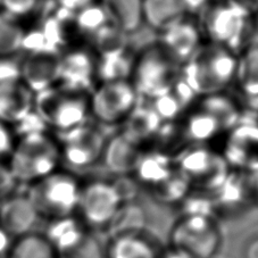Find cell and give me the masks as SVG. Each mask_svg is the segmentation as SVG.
<instances>
[{"label":"cell","mask_w":258,"mask_h":258,"mask_svg":"<svg viewBox=\"0 0 258 258\" xmlns=\"http://www.w3.org/2000/svg\"><path fill=\"white\" fill-rule=\"evenodd\" d=\"M238 55L216 44L204 42L181 68V79L198 98L225 92L233 86Z\"/></svg>","instance_id":"cell-2"},{"label":"cell","mask_w":258,"mask_h":258,"mask_svg":"<svg viewBox=\"0 0 258 258\" xmlns=\"http://www.w3.org/2000/svg\"><path fill=\"white\" fill-rule=\"evenodd\" d=\"M61 258H105L104 244H101L95 233L90 231L73 250Z\"/></svg>","instance_id":"cell-36"},{"label":"cell","mask_w":258,"mask_h":258,"mask_svg":"<svg viewBox=\"0 0 258 258\" xmlns=\"http://www.w3.org/2000/svg\"><path fill=\"white\" fill-rule=\"evenodd\" d=\"M208 195L216 219L234 215L243 210L249 199L253 200L250 179L243 177V172L239 171H231L223 184Z\"/></svg>","instance_id":"cell-19"},{"label":"cell","mask_w":258,"mask_h":258,"mask_svg":"<svg viewBox=\"0 0 258 258\" xmlns=\"http://www.w3.org/2000/svg\"><path fill=\"white\" fill-rule=\"evenodd\" d=\"M223 243L219 220L204 214H181L168 233L167 248L186 258H215Z\"/></svg>","instance_id":"cell-6"},{"label":"cell","mask_w":258,"mask_h":258,"mask_svg":"<svg viewBox=\"0 0 258 258\" xmlns=\"http://www.w3.org/2000/svg\"><path fill=\"white\" fill-rule=\"evenodd\" d=\"M173 159L176 170L186 177L192 189L206 194L220 188L232 171L221 154L205 145H188Z\"/></svg>","instance_id":"cell-8"},{"label":"cell","mask_w":258,"mask_h":258,"mask_svg":"<svg viewBox=\"0 0 258 258\" xmlns=\"http://www.w3.org/2000/svg\"><path fill=\"white\" fill-rule=\"evenodd\" d=\"M108 21L127 35L144 24V0H98Z\"/></svg>","instance_id":"cell-24"},{"label":"cell","mask_w":258,"mask_h":258,"mask_svg":"<svg viewBox=\"0 0 258 258\" xmlns=\"http://www.w3.org/2000/svg\"><path fill=\"white\" fill-rule=\"evenodd\" d=\"M33 113L44 128L64 135L89 123V93L71 90L57 84L34 95Z\"/></svg>","instance_id":"cell-3"},{"label":"cell","mask_w":258,"mask_h":258,"mask_svg":"<svg viewBox=\"0 0 258 258\" xmlns=\"http://www.w3.org/2000/svg\"><path fill=\"white\" fill-rule=\"evenodd\" d=\"M16 138L11 126L0 122V162H6L15 145Z\"/></svg>","instance_id":"cell-38"},{"label":"cell","mask_w":258,"mask_h":258,"mask_svg":"<svg viewBox=\"0 0 258 258\" xmlns=\"http://www.w3.org/2000/svg\"><path fill=\"white\" fill-rule=\"evenodd\" d=\"M142 15L144 23L158 33L188 17L181 0H144Z\"/></svg>","instance_id":"cell-27"},{"label":"cell","mask_w":258,"mask_h":258,"mask_svg":"<svg viewBox=\"0 0 258 258\" xmlns=\"http://www.w3.org/2000/svg\"><path fill=\"white\" fill-rule=\"evenodd\" d=\"M96 3H98V0H57L59 8L72 13V14H75L83 8L93 5Z\"/></svg>","instance_id":"cell-41"},{"label":"cell","mask_w":258,"mask_h":258,"mask_svg":"<svg viewBox=\"0 0 258 258\" xmlns=\"http://www.w3.org/2000/svg\"><path fill=\"white\" fill-rule=\"evenodd\" d=\"M174 170V159L165 150H145L133 171L136 176L133 180L151 189L165 180Z\"/></svg>","instance_id":"cell-25"},{"label":"cell","mask_w":258,"mask_h":258,"mask_svg":"<svg viewBox=\"0 0 258 258\" xmlns=\"http://www.w3.org/2000/svg\"><path fill=\"white\" fill-rule=\"evenodd\" d=\"M82 183L69 171L57 170L29 185L26 191L40 217L49 221L75 215Z\"/></svg>","instance_id":"cell-7"},{"label":"cell","mask_w":258,"mask_h":258,"mask_svg":"<svg viewBox=\"0 0 258 258\" xmlns=\"http://www.w3.org/2000/svg\"><path fill=\"white\" fill-rule=\"evenodd\" d=\"M256 117H257V121H258V110L256 112Z\"/></svg>","instance_id":"cell-47"},{"label":"cell","mask_w":258,"mask_h":258,"mask_svg":"<svg viewBox=\"0 0 258 258\" xmlns=\"http://www.w3.org/2000/svg\"><path fill=\"white\" fill-rule=\"evenodd\" d=\"M25 33L19 21L0 11V59L11 58L23 50Z\"/></svg>","instance_id":"cell-34"},{"label":"cell","mask_w":258,"mask_h":258,"mask_svg":"<svg viewBox=\"0 0 258 258\" xmlns=\"http://www.w3.org/2000/svg\"><path fill=\"white\" fill-rule=\"evenodd\" d=\"M230 5L252 17L258 12V0H226Z\"/></svg>","instance_id":"cell-42"},{"label":"cell","mask_w":258,"mask_h":258,"mask_svg":"<svg viewBox=\"0 0 258 258\" xmlns=\"http://www.w3.org/2000/svg\"><path fill=\"white\" fill-rule=\"evenodd\" d=\"M146 229V214L136 203H124L105 232L109 237Z\"/></svg>","instance_id":"cell-33"},{"label":"cell","mask_w":258,"mask_h":258,"mask_svg":"<svg viewBox=\"0 0 258 258\" xmlns=\"http://www.w3.org/2000/svg\"><path fill=\"white\" fill-rule=\"evenodd\" d=\"M34 93L20 77L0 80V122L8 126L23 123L33 114Z\"/></svg>","instance_id":"cell-17"},{"label":"cell","mask_w":258,"mask_h":258,"mask_svg":"<svg viewBox=\"0 0 258 258\" xmlns=\"http://www.w3.org/2000/svg\"><path fill=\"white\" fill-rule=\"evenodd\" d=\"M182 133L188 145H205L224 132L216 119L195 102L184 115Z\"/></svg>","instance_id":"cell-28"},{"label":"cell","mask_w":258,"mask_h":258,"mask_svg":"<svg viewBox=\"0 0 258 258\" xmlns=\"http://www.w3.org/2000/svg\"><path fill=\"white\" fill-rule=\"evenodd\" d=\"M105 258H162L166 246L147 229L109 237Z\"/></svg>","instance_id":"cell-16"},{"label":"cell","mask_w":258,"mask_h":258,"mask_svg":"<svg viewBox=\"0 0 258 258\" xmlns=\"http://www.w3.org/2000/svg\"><path fill=\"white\" fill-rule=\"evenodd\" d=\"M252 20V39H258V12L251 17Z\"/></svg>","instance_id":"cell-46"},{"label":"cell","mask_w":258,"mask_h":258,"mask_svg":"<svg viewBox=\"0 0 258 258\" xmlns=\"http://www.w3.org/2000/svg\"><path fill=\"white\" fill-rule=\"evenodd\" d=\"M97 83V56L91 48L72 47L61 52L58 86L90 93Z\"/></svg>","instance_id":"cell-14"},{"label":"cell","mask_w":258,"mask_h":258,"mask_svg":"<svg viewBox=\"0 0 258 258\" xmlns=\"http://www.w3.org/2000/svg\"><path fill=\"white\" fill-rule=\"evenodd\" d=\"M40 219L26 194H13L3 199L0 205V229L11 238L34 232Z\"/></svg>","instance_id":"cell-18"},{"label":"cell","mask_w":258,"mask_h":258,"mask_svg":"<svg viewBox=\"0 0 258 258\" xmlns=\"http://www.w3.org/2000/svg\"><path fill=\"white\" fill-rule=\"evenodd\" d=\"M6 258H59L43 233L31 232L16 238Z\"/></svg>","instance_id":"cell-29"},{"label":"cell","mask_w":258,"mask_h":258,"mask_svg":"<svg viewBox=\"0 0 258 258\" xmlns=\"http://www.w3.org/2000/svg\"><path fill=\"white\" fill-rule=\"evenodd\" d=\"M205 42L216 44L239 55L252 40L250 16L223 0L210 4L197 19Z\"/></svg>","instance_id":"cell-4"},{"label":"cell","mask_w":258,"mask_h":258,"mask_svg":"<svg viewBox=\"0 0 258 258\" xmlns=\"http://www.w3.org/2000/svg\"><path fill=\"white\" fill-rule=\"evenodd\" d=\"M162 124V119L155 113L149 102L144 104L140 100L139 105L122 124L123 130L121 132L138 145L144 147L145 142L154 139V137L157 136Z\"/></svg>","instance_id":"cell-26"},{"label":"cell","mask_w":258,"mask_h":258,"mask_svg":"<svg viewBox=\"0 0 258 258\" xmlns=\"http://www.w3.org/2000/svg\"><path fill=\"white\" fill-rule=\"evenodd\" d=\"M233 86L241 98V104L258 110V39H252L238 55L237 73Z\"/></svg>","instance_id":"cell-20"},{"label":"cell","mask_w":258,"mask_h":258,"mask_svg":"<svg viewBox=\"0 0 258 258\" xmlns=\"http://www.w3.org/2000/svg\"><path fill=\"white\" fill-rule=\"evenodd\" d=\"M17 185L19 184L13 177L6 162H0V198L5 199L8 196L15 194Z\"/></svg>","instance_id":"cell-39"},{"label":"cell","mask_w":258,"mask_h":258,"mask_svg":"<svg viewBox=\"0 0 258 258\" xmlns=\"http://www.w3.org/2000/svg\"><path fill=\"white\" fill-rule=\"evenodd\" d=\"M231 170L255 173L258 171V121L241 119L228 132L224 151L221 154Z\"/></svg>","instance_id":"cell-12"},{"label":"cell","mask_w":258,"mask_h":258,"mask_svg":"<svg viewBox=\"0 0 258 258\" xmlns=\"http://www.w3.org/2000/svg\"><path fill=\"white\" fill-rule=\"evenodd\" d=\"M89 40L91 42V50L95 52L97 58L121 54L128 49L127 34L112 23L106 24Z\"/></svg>","instance_id":"cell-31"},{"label":"cell","mask_w":258,"mask_h":258,"mask_svg":"<svg viewBox=\"0 0 258 258\" xmlns=\"http://www.w3.org/2000/svg\"><path fill=\"white\" fill-rule=\"evenodd\" d=\"M249 179H250L253 202L258 205V171L255 173H251V177H249Z\"/></svg>","instance_id":"cell-44"},{"label":"cell","mask_w":258,"mask_h":258,"mask_svg":"<svg viewBox=\"0 0 258 258\" xmlns=\"http://www.w3.org/2000/svg\"><path fill=\"white\" fill-rule=\"evenodd\" d=\"M243 258H258V234L253 235L244 244Z\"/></svg>","instance_id":"cell-43"},{"label":"cell","mask_w":258,"mask_h":258,"mask_svg":"<svg viewBox=\"0 0 258 258\" xmlns=\"http://www.w3.org/2000/svg\"><path fill=\"white\" fill-rule=\"evenodd\" d=\"M144 153V147L118 132L106 141L101 159H104L106 167L114 174L125 176L133 173Z\"/></svg>","instance_id":"cell-21"},{"label":"cell","mask_w":258,"mask_h":258,"mask_svg":"<svg viewBox=\"0 0 258 258\" xmlns=\"http://www.w3.org/2000/svg\"><path fill=\"white\" fill-rule=\"evenodd\" d=\"M74 23L78 33L86 35L88 39L92 38L98 31L110 23L99 3L83 8L74 14Z\"/></svg>","instance_id":"cell-35"},{"label":"cell","mask_w":258,"mask_h":258,"mask_svg":"<svg viewBox=\"0 0 258 258\" xmlns=\"http://www.w3.org/2000/svg\"><path fill=\"white\" fill-rule=\"evenodd\" d=\"M140 100L130 80L99 82L89 93L90 115L102 125H122Z\"/></svg>","instance_id":"cell-9"},{"label":"cell","mask_w":258,"mask_h":258,"mask_svg":"<svg viewBox=\"0 0 258 258\" xmlns=\"http://www.w3.org/2000/svg\"><path fill=\"white\" fill-rule=\"evenodd\" d=\"M40 0H0V11L12 19L19 21L32 14L39 6Z\"/></svg>","instance_id":"cell-37"},{"label":"cell","mask_w":258,"mask_h":258,"mask_svg":"<svg viewBox=\"0 0 258 258\" xmlns=\"http://www.w3.org/2000/svg\"><path fill=\"white\" fill-rule=\"evenodd\" d=\"M197 20L185 17L180 23L159 33L157 43L181 68L192 58L204 43Z\"/></svg>","instance_id":"cell-15"},{"label":"cell","mask_w":258,"mask_h":258,"mask_svg":"<svg viewBox=\"0 0 258 258\" xmlns=\"http://www.w3.org/2000/svg\"><path fill=\"white\" fill-rule=\"evenodd\" d=\"M60 56V51L50 47L26 50L19 68V75L34 95L58 84Z\"/></svg>","instance_id":"cell-13"},{"label":"cell","mask_w":258,"mask_h":258,"mask_svg":"<svg viewBox=\"0 0 258 258\" xmlns=\"http://www.w3.org/2000/svg\"><path fill=\"white\" fill-rule=\"evenodd\" d=\"M135 55L130 49L121 54L97 58V80L99 82L116 81V80H130Z\"/></svg>","instance_id":"cell-32"},{"label":"cell","mask_w":258,"mask_h":258,"mask_svg":"<svg viewBox=\"0 0 258 258\" xmlns=\"http://www.w3.org/2000/svg\"><path fill=\"white\" fill-rule=\"evenodd\" d=\"M180 74L181 66L155 41L135 55L130 81L140 99L150 101L170 91Z\"/></svg>","instance_id":"cell-5"},{"label":"cell","mask_w":258,"mask_h":258,"mask_svg":"<svg viewBox=\"0 0 258 258\" xmlns=\"http://www.w3.org/2000/svg\"><path fill=\"white\" fill-rule=\"evenodd\" d=\"M123 204L113 182L90 181L82 184L75 215L92 232L105 231Z\"/></svg>","instance_id":"cell-10"},{"label":"cell","mask_w":258,"mask_h":258,"mask_svg":"<svg viewBox=\"0 0 258 258\" xmlns=\"http://www.w3.org/2000/svg\"><path fill=\"white\" fill-rule=\"evenodd\" d=\"M6 164L16 183L29 186L59 170L58 141L44 128L24 132L16 139Z\"/></svg>","instance_id":"cell-1"},{"label":"cell","mask_w":258,"mask_h":258,"mask_svg":"<svg viewBox=\"0 0 258 258\" xmlns=\"http://www.w3.org/2000/svg\"><path fill=\"white\" fill-rule=\"evenodd\" d=\"M162 258H186V257H184L183 255H181L180 252H177L175 250H172V249L166 247Z\"/></svg>","instance_id":"cell-45"},{"label":"cell","mask_w":258,"mask_h":258,"mask_svg":"<svg viewBox=\"0 0 258 258\" xmlns=\"http://www.w3.org/2000/svg\"><path fill=\"white\" fill-rule=\"evenodd\" d=\"M89 232L90 230L87 229L78 216L72 215L49 221L43 234L61 258L73 250Z\"/></svg>","instance_id":"cell-22"},{"label":"cell","mask_w":258,"mask_h":258,"mask_svg":"<svg viewBox=\"0 0 258 258\" xmlns=\"http://www.w3.org/2000/svg\"><path fill=\"white\" fill-rule=\"evenodd\" d=\"M150 190L157 203L166 206H180L194 189L186 177L175 167V170L165 180Z\"/></svg>","instance_id":"cell-30"},{"label":"cell","mask_w":258,"mask_h":258,"mask_svg":"<svg viewBox=\"0 0 258 258\" xmlns=\"http://www.w3.org/2000/svg\"><path fill=\"white\" fill-rule=\"evenodd\" d=\"M55 137L59 145L61 163L74 170H86L99 162L107 141L100 128L91 123Z\"/></svg>","instance_id":"cell-11"},{"label":"cell","mask_w":258,"mask_h":258,"mask_svg":"<svg viewBox=\"0 0 258 258\" xmlns=\"http://www.w3.org/2000/svg\"><path fill=\"white\" fill-rule=\"evenodd\" d=\"M2 202H3V199H2V198H0V205H2Z\"/></svg>","instance_id":"cell-48"},{"label":"cell","mask_w":258,"mask_h":258,"mask_svg":"<svg viewBox=\"0 0 258 258\" xmlns=\"http://www.w3.org/2000/svg\"><path fill=\"white\" fill-rule=\"evenodd\" d=\"M196 105L214 117L224 133H228L243 118V105L226 92L199 97Z\"/></svg>","instance_id":"cell-23"},{"label":"cell","mask_w":258,"mask_h":258,"mask_svg":"<svg viewBox=\"0 0 258 258\" xmlns=\"http://www.w3.org/2000/svg\"><path fill=\"white\" fill-rule=\"evenodd\" d=\"M185 14L191 19L197 20L203 12L210 6L213 0H181Z\"/></svg>","instance_id":"cell-40"}]
</instances>
